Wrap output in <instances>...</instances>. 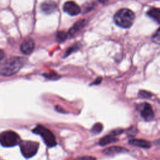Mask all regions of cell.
Instances as JSON below:
<instances>
[{"instance_id": "ac0fdd59", "label": "cell", "mask_w": 160, "mask_h": 160, "mask_svg": "<svg viewBox=\"0 0 160 160\" xmlns=\"http://www.w3.org/2000/svg\"><path fill=\"white\" fill-rule=\"evenodd\" d=\"M152 96V94L151 93H150L148 91H144V90H141L139 92V96H140L141 98H149Z\"/></svg>"}, {"instance_id": "52a82bcc", "label": "cell", "mask_w": 160, "mask_h": 160, "mask_svg": "<svg viewBox=\"0 0 160 160\" xmlns=\"http://www.w3.org/2000/svg\"><path fill=\"white\" fill-rule=\"evenodd\" d=\"M140 114L141 117L146 121H151L154 118V112L152 107L147 102H144L142 104Z\"/></svg>"}, {"instance_id": "30bf717a", "label": "cell", "mask_w": 160, "mask_h": 160, "mask_svg": "<svg viewBox=\"0 0 160 160\" xmlns=\"http://www.w3.org/2000/svg\"><path fill=\"white\" fill-rule=\"evenodd\" d=\"M85 24H86V21L84 19H81L79 21L76 22L74 24V26L69 29L68 35H69L70 36H73L84 26Z\"/></svg>"}, {"instance_id": "9a60e30c", "label": "cell", "mask_w": 160, "mask_h": 160, "mask_svg": "<svg viewBox=\"0 0 160 160\" xmlns=\"http://www.w3.org/2000/svg\"><path fill=\"white\" fill-rule=\"evenodd\" d=\"M102 128H103V126H102V124L101 123H99V122H98V123H96L92 128L91 129V131L93 134H99L100 133L102 130Z\"/></svg>"}, {"instance_id": "44dd1931", "label": "cell", "mask_w": 160, "mask_h": 160, "mask_svg": "<svg viewBox=\"0 0 160 160\" xmlns=\"http://www.w3.org/2000/svg\"><path fill=\"white\" fill-rule=\"evenodd\" d=\"M4 57V52L1 49H0V62L3 59Z\"/></svg>"}, {"instance_id": "2e32d148", "label": "cell", "mask_w": 160, "mask_h": 160, "mask_svg": "<svg viewBox=\"0 0 160 160\" xmlns=\"http://www.w3.org/2000/svg\"><path fill=\"white\" fill-rule=\"evenodd\" d=\"M152 41L157 44H160V28L157 29L152 36Z\"/></svg>"}, {"instance_id": "3957f363", "label": "cell", "mask_w": 160, "mask_h": 160, "mask_svg": "<svg viewBox=\"0 0 160 160\" xmlns=\"http://www.w3.org/2000/svg\"><path fill=\"white\" fill-rule=\"evenodd\" d=\"M21 142L18 134L12 131H6L0 133V144L6 148L12 147Z\"/></svg>"}, {"instance_id": "ba28073f", "label": "cell", "mask_w": 160, "mask_h": 160, "mask_svg": "<svg viewBox=\"0 0 160 160\" xmlns=\"http://www.w3.org/2000/svg\"><path fill=\"white\" fill-rule=\"evenodd\" d=\"M34 42L32 39H29L24 40L20 46L21 52L24 54H31L34 49Z\"/></svg>"}, {"instance_id": "5b68a950", "label": "cell", "mask_w": 160, "mask_h": 160, "mask_svg": "<svg viewBox=\"0 0 160 160\" xmlns=\"http://www.w3.org/2000/svg\"><path fill=\"white\" fill-rule=\"evenodd\" d=\"M22 154L26 158L34 156L39 148V143L31 141H21L19 143Z\"/></svg>"}, {"instance_id": "8fae6325", "label": "cell", "mask_w": 160, "mask_h": 160, "mask_svg": "<svg viewBox=\"0 0 160 160\" xmlns=\"http://www.w3.org/2000/svg\"><path fill=\"white\" fill-rule=\"evenodd\" d=\"M129 143L134 146H138L142 148H149L151 146L149 142L140 139H132L129 141Z\"/></svg>"}, {"instance_id": "7a4b0ae2", "label": "cell", "mask_w": 160, "mask_h": 160, "mask_svg": "<svg viewBox=\"0 0 160 160\" xmlns=\"http://www.w3.org/2000/svg\"><path fill=\"white\" fill-rule=\"evenodd\" d=\"M134 19V13L127 8L121 9L114 16V21L116 24L122 28H130L132 25Z\"/></svg>"}, {"instance_id": "7402d4cb", "label": "cell", "mask_w": 160, "mask_h": 160, "mask_svg": "<svg viewBox=\"0 0 160 160\" xmlns=\"http://www.w3.org/2000/svg\"><path fill=\"white\" fill-rule=\"evenodd\" d=\"M101 78H97V79H96L95 82H93V84H99V83L101 82Z\"/></svg>"}, {"instance_id": "4fadbf2b", "label": "cell", "mask_w": 160, "mask_h": 160, "mask_svg": "<svg viewBox=\"0 0 160 160\" xmlns=\"http://www.w3.org/2000/svg\"><path fill=\"white\" fill-rule=\"evenodd\" d=\"M117 141H118V139H117L114 136H112L111 134L107 135L103 138H102L99 142V145L101 146H106L107 144L115 142Z\"/></svg>"}, {"instance_id": "277c9868", "label": "cell", "mask_w": 160, "mask_h": 160, "mask_svg": "<svg viewBox=\"0 0 160 160\" xmlns=\"http://www.w3.org/2000/svg\"><path fill=\"white\" fill-rule=\"evenodd\" d=\"M32 132L40 135L48 147H53L56 145L55 136L52 132L46 128L41 125H38L32 129Z\"/></svg>"}, {"instance_id": "9c48e42d", "label": "cell", "mask_w": 160, "mask_h": 160, "mask_svg": "<svg viewBox=\"0 0 160 160\" xmlns=\"http://www.w3.org/2000/svg\"><path fill=\"white\" fill-rule=\"evenodd\" d=\"M128 151L127 149L121 146H111L104 149L102 153L106 155H114L118 153H122Z\"/></svg>"}, {"instance_id": "6da1fadb", "label": "cell", "mask_w": 160, "mask_h": 160, "mask_svg": "<svg viewBox=\"0 0 160 160\" xmlns=\"http://www.w3.org/2000/svg\"><path fill=\"white\" fill-rule=\"evenodd\" d=\"M24 64V59L19 57H12L7 59L0 66V74L9 76L16 74Z\"/></svg>"}, {"instance_id": "7c38bea8", "label": "cell", "mask_w": 160, "mask_h": 160, "mask_svg": "<svg viewBox=\"0 0 160 160\" xmlns=\"http://www.w3.org/2000/svg\"><path fill=\"white\" fill-rule=\"evenodd\" d=\"M147 15L150 17L151 19H152L154 21H156L157 23L160 24V9L152 8H151L148 12Z\"/></svg>"}, {"instance_id": "8992f818", "label": "cell", "mask_w": 160, "mask_h": 160, "mask_svg": "<svg viewBox=\"0 0 160 160\" xmlns=\"http://www.w3.org/2000/svg\"><path fill=\"white\" fill-rule=\"evenodd\" d=\"M63 10L70 16H76L81 12L80 7L74 2H66L63 6Z\"/></svg>"}, {"instance_id": "e0dca14e", "label": "cell", "mask_w": 160, "mask_h": 160, "mask_svg": "<svg viewBox=\"0 0 160 160\" xmlns=\"http://www.w3.org/2000/svg\"><path fill=\"white\" fill-rule=\"evenodd\" d=\"M67 37H68V34L63 31L59 32L57 34V39L59 42H62L64 41L67 38Z\"/></svg>"}, {"instance_id": "d6986e66", "label": "cell", "mask_w": 160, "mask_h": 160, "mask_svg": "<svg viewBox=\"0 0 160 160\" xmlns=\"http://www.w3.org/2000/svg\"><path fill=\"white\" fill-rule=\"evenodd\" d=\"M123 131L122 129H114L113 131H111V134L112 135V136H116V135H118V134H120L121 133H122Z\"/></svg>"}, {"instance_id": "ffe728a7", "label": "cell", "mask_w": 160, "mask_h": 160, "mask_svg": "<svg viewBox=\"0 0 160 160\" xmlns=\"http://www.w3.org/2000/svg\"><path fill=\"white\" fill-rule=\"evenodd\" d=\"M77 160H96V159L91 156H82L79 158L78 159H77Z\"/></svg>"}, {"instance_id": "5bb4252c", "label": "cell", "mask_w": 160, "mask_h": 160, "mask_svg": "<svg viewBox=\"0 0 160 160\" xmlns=\"http://www.w3.org/2000/svg\"><path fill=\"white\" fill-rule=\"evenodd\" d=\"M41 8L44 12L51 13L56 9V4L52 2H45L42 4Z\"/></svg>"}]
</instances>
